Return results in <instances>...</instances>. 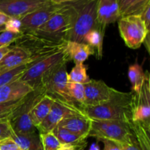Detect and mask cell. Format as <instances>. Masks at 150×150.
Here are the masks:
<instances>
[{
  "label": "cell",
  "mask_w": 150,
  "mask_h": 150,
  "mask_svg": "<svg viewBox=\"0 0 150 150\" xmlns=\"http://www.w3.org/2000/svg\"><path fill=\"white\" fill-rule=\"evenodd\" d=\"M67 90H68L69 95L71 97L72 99L75 101V103H78L80 104V106L84 105L85 98L83 84L68 82Z\"/></svg>",
  "instance_id": "83f0119b"
},
{
  "label": "cell",
  "mask_w": 150,
  "mask_h": 150,
  "mask_svg": "<svg viewBox=\"0 0 150 150\" xmlns=\"http://www.w3.org/2000/svg\"><path fill=\"white\" fill-rule=\"evenodd\" d=\"M88 150H100V146L98 143H93Z\"/></svg>",
  "instance_id": "7bdbcfd3"
},
{
  "label": "cell",
  "mask_w": 150,
  "mask_h": 150,
  "mask_svg": "<svg viewBox=\"0 0 150 150\" xmlns=\"http://www.w3.org/2000/svg\"><path fill=\"white\" fill-rule=\"evenodd\" d=\"M91 119L85 114H78L67 117L62 120L58 126L67 130L71 133L87 139L92 127Z\"/></svg>",
  "instance_id": "9a60e30c"
},
{
  "label": "cell",
  "mask_w": 150,
  "mask_h": 150,
  "mask_svg": "<svg viewBox=\"0 0 150 150\" xmlns=\"http://www.w3.org/2000/svg\"><path fill=\"white\" fill-rule=\"evenodd\" d=\"M23 35V33H15V32L4 31L0 33V48L4 46H9L10 44L16 42Z\"/></svg>",
  "instance_id": "4dcf8cb0"
},
{
  "label": "cell",
  "mask_w": 150,
  "mask_h": 150,
  "mask_svg": "<svg viewBox=\"0 0 150 150\" xmlns=\"http://www.w3.org/2000/svg\"><path fill=\"white\" fill-rule=\"evenodd\" d=\"M98 22L100 25L106 27L108 24L120 19L117 0H98Z\"/></svg>",
  "instance_id": "e0dca14e"
},
{
  "label": "cell",
  "mask_w": 150,
  "mask_h": 150,
  "mask_svg": "<svg viewBox=\"0 0 150 150\" xmlns=\"http://www.w3.org/2000/svg\"><path fill=\"white\" fill-rule=\"evenodd\" d=\"M74 7L67 3L44 24L32 33L42 38L57 42L68 41V34L73 21Z\"/></svg>",
  "instance_id": "3957f363"
},
{
  "label": "cell",
  "mask_w": 150,
  "mask_h": 150,
  "mask_svg": "<svg viewBox=\"0 0 150 150\" xmlns=\"http://www.w3.org/2000/svg\"><path fill=\"white\" fill-rule=\"evenodd\" d=\"M64 4H56L51 2L19 18L21 21V32L23 34L35 31L62 8Z\"/></svg>",
  "instance_id": "8fae6325"
},
{
  "label": "cell",
  "mask_w": 150,
  "mask_h": 150,
  "mask_svg": "<svg viewBox=\"0 0 150 150\" xmlns=\"http://www.w3.org/2000/svg\"><path fill=\"white\" fill-rule=\"evenodd\" d=\"M24 64H32L30 55L24 48L13 45L0 61V72L11 70Z\"/></svg>",
  "instance_id": "2e32d148"
},
{
  "label": "cell",
  "mask_w": 150,
  "mask_h": 150,
  "mask_svg": "<svg viewBox=\"0 0 150 150\" xmlns=\"http://www.w3.org/2000/svg\"><path fill=\"white\" fill-rule=\"evenodd\" d=\"M67 83V63L63 62L44 75L39 88L42 89L45 95L54 99L70 105H76L75 101L69 95Z\"/></svg>",
  "instance_id": "277c9868"
},
{
  "label": "cell",
  "mask_w": 150,
  "mask_h": 150,
  "mask_svg": "<svg viewBox=\"0 0 150 150\" xmlns=\"http://www.w3.org/2000/svg\"><path fill=\"white\" fill-rule=\"evenodd\" d=\"M52 132L62 145H70L76 150H83L87 144L86 138L71 133L59 126H57Z\"/></svg>",
  "instance_id": "44dd1931"
},
{
  "label": "cell",
  "mask_w": 150,
  "mask_h": 150,
  "mask_svg": "<svg viewBox=\"0 0 150 150\" xmlns=\"http://www.w3.org/2000/svg\"><path fill=\"white\" fill-rule=\"evenodd\" d=\"M128 78L132 92L134 94L139 93L145 80V73L142 66L138 63L131 64L128 68Z\"/></svg>",
  "instance_id": "cb8c5ba5"
},
{
  "label": "cell",
  "mask_w": 150,
  "mask_h": 150,
  "mask_svg": "<svg viewBox=\"0 0 150 150\" xmlns=\"http://www.w3.org/2000/svg\"><path fill=\"white\" fill-rule=\"evenodd\" d=\"M118 1L119 10H120V17L125 14L127 9L134 3L136 0H117Z\"/></svg>",
  "instance_id": "e575fe53"
},
{
  "label": "cell",
  "mask_w": 150,
  "mask_h": 150,
  "mask_svg": "<svg viewBox=\"0 0 150 150\" xmlns=\"http://www.w3.org/2000/svg\"><path fill=\"white\" fill-rule=\"evenodd\" d=\"M5 31L15 32V33H21V21L19 18H10L7 23L4 24Z\"/></svg>",
  "instance_id": "1f68e13d"
},
{
  "label": "cell",
  "mask_w": 150,
  "mask_h": 150,
  "mask_svg": "<svg viewBox=\"0 0 150 150\" xmlns=\"http://www.w3.org/2000/svg\"><path fill=\"white\" fill-rule=\"evenodd\" d=\"M0 150H21V149L10 137L0 141Z\"/></svg>",
  "instance_id": "d6a6232c"
},
{
  "label": "cell",
  "mask_w": 150,
  "mask_h": 150,
  "mask_svg": "<svg viewBox=\"0 0 150 150\" xmlns=\"http://www.w3.org/2000/svg\"><path fill=\"white\" fill-rule=\"evenodd\" d=\"M27 96L18 100L0 103V121H9L10 115L15 109L20 106L26 100Z\"/></svg>",
  "instance_id": "4316f807"
},
{
  "label": "cell",
  "mask_w": 150,
  "mask_h": 150,
  "mask_svg": "<svg viewBox=\"0 0 150 150\" xmlns=\"http://www.w3.org/2000/svg\"><path fill=\"white\" fill-rule=\"evenodd\" d=\"M98 1V0H79L71 2L74 7V14L68 34V41L83 42L85 35L99 25Z\"/></svg>",
  "instance_id": "7a4b0ae2"
},
{
  "label": "cell",
  "mask_w": 150,
  "mask_h": 150,
  "mask_svg": "<svg viewBox=\"0 0 150 150\" xmlns=\"http://www.w3.org/2000/svg\"><path fill=\"white\" fill-rule=\"evenodd\" d=\"M149 4H150V0H136L122 16H141L142 12Z\"/></svg>",
  "instance_id": "f546056e"
},
{
  "label": "cell",
  "mask_w": 150,
  "mask_h": 150,
  "mask_svg": "<svg viewBox=\"0 0 150 150\" xmlns=\"http://www.w3.org/2000/svg\"><path fill=\"white\" fill-rule=\"evenodd\" d=\"M10 17L6 16L4 13H0V26H4V24L7 23V21L10 19Z\"/></svg>",
  "instance_id": "ab89813d"
},
{
  "label": "cell",
  "mask_w": 150,
  "mask_h": 150,
  "mask_svg": "<svg viewBox=\"0 0 150 150\" xmlns=\"http://www.w3.org/2000/svg\"><path fill=\"white\" fill-rule=\"evenodd\" d=\"M89 136L118 144H130L134 140L128 123L117 120H92Z\"/></svg>",
  "instance_id": "5b68a950"
},
{
  "label": "cell",
  "mask_w": 150,
  "mask_h": 150,
  "mask_svg": "<svg viewBox=\"0 0 150 150\" xmlns=\"http://www.w3.org/2000/svg\"><path fill=\"white\" fill-rule=\"evenodd\" d=\"M133 92H122L113 89L107 103L97 106H79L92 120H117L130 123L132 121Z\"/></svg>",
  "instance_id": "6da1fadb"
},
{
  "label": "cell",
  "mask_w": 150,
  "mask_h": 150,
  "mask_svg": "<svg viewBox=\"0 0 150 150\" xmlns=\"http://www.w3.org/2000/svg\"><path fill=\"white\" fill-rule=\"evenodd\" d=\"M51 3L56 4H67V3H71L74 2V1H79V0H50Z\"/></svg>",
  "instance_id": "60d3db41"
},
{
  "label": "cell",
  "mask_w": 150,
  "mask_h": 150,
  "mask_svg": "<svg viewBox=\"0 0 150 150\" xmlns=\"http://www.w3.org/2000/svg\"><path fill=\"white\" fill-rule=\"evenodd\" d=\"M131 111L132 121L150 125V75L148 71L145 72L142 90L133 95Z\"/></svg>",
  "instance_id": "30bf717a"
},
{
  "label": "cell",
  "mask_w": 150,
  "mask_h": 150,
  "mask_svg": "<svg viewBox=\"0 0 150 150\" xmlns=\"http://www.w3.org/2000/svg\"><path fill=\"white\" fill-rule=\"evenodd\" d=\"M4 31H5V28H4V26H0V33L4 32Z\"/></svg>",
  "instance_id": "ee69618b"
},
{
  "label": "cell",
  "mask_w": 150,
  "mask_h": 150,
  "mask_svg": "<svg viewBox=\"0 0 150 150\" xmlns=\"http://www.w3.org/2000/svg\"><path fill=\"white\" fill-rule=\"evenodd\" d=\"M39 136L42 150H58L62 146L52 131L45 134H39Z\"/></svg>",
  "instance_id": "f1b7e54d"
},
{
  "label": "cell",
  "mask_w": 150,
  "mask_h": 150,
  "mask_svg": "<svg viewBox=\"0 0 150 150\" xmlns=\"http://www.w3.org/2000/svg\"><path fill=\"white\" fill-rule=\"evenodd\" d=\"M66 51L68 54L70 61L73 60L75 64L83 63L90 55H94L95 51L89 45L83 42L67 41Z\"/></svg>",
  "instance_id": "d6986e66"
},
{
  "label": "cell",
  "mask_w": 150,
  "mask_h": 150,
  "mask_svg": "<svg viewBox=\"0 0 150 150\" xmlns=\"http://www.w3.org/2000/svg\"><path fill=\"white\" fill-rule=\"evenodd\" d=\"M141 18H142L146 29L148 31H150V4H148L144 10L142 12V13L141 14Z\"/></svg>",
  "instance_id": "8d00e7d4"
},
{
  "label": "cell",
  "mask_w": 150,
  "mask_h": 150,
  "mask_svg": "<svg viewBox=\"0 0 150 150\" xmlns=\"http://www.w3.org/2000/svg\"><path fill=\"white\" fill-rule=\"evenodd\" d=\"M67 81L70 83L85 84L90 81L87 74V68L83 63L76 64L70 73H67Z\"/></svg>",
  "instance_id": "d4e9b609"
},
{
  "label": "cell",
  "mask_w": 150,
  "mask_h": 150,
  "mask_svg": "<svg viewBox=\"0 0 150 150\" xmlns=\"http://www.w3.org/2000/svg\"><path fill=\"white\" fill-rule=\"evenodd\" d=\"M128 125L140 150H150V125L134 121Z\"/></svg>",
  "instance_id": "ffe728a7"
},
{
  "label": "cell",
  "mask_w": 150,
  "mask_h": 150,
  "mask_svg": "<svg viewBox=\"0 0 150 150\" xmlns=\"http://www.w3.org/2000/svg\"><path fill=\"white\" fill-rule=\"evenodd\" d=\"M12 129L8 121H0V141L11 136Z\"/></svg>",
  "instance_id": "836d02e7"
},
{
  "label": "cell",
  "mask_w": 150,
  "mask_h": 150,
  "mask_svg": "<svg viewBox=\"0 0 150 150\" xmlns=\"http://www.w3.org/2000/svg\"><path fill=\"white\" fill-rule=\"evenodd\" d=\"M78 114H83V112L77 105H70L54 99L49 114L36 129L39 131V134L49 133L58 126L64 118Z\"/></svg>",
  "instance_id": "9c48e42d"
},
{
  "label": "cell",
  "mask_w": 150,
  "mask_h": 150,
  "mask_svg": "<svg viewBox=\"0 0 150 150\" xmlns=\"http://www.w3.org/2000/svg\"><path fill=\"white\" fill-rule=\"evenodd\" d=\"M49 3L50 0H0V13L10 18H21Z\"/></svg>",
  "instance_id": "7c38bea8"
},
{
  "label": "cell",
  "mask_w": 150,
  "mask_h": 150,
  "mask_svg": "<svg viewBox=\"0 0 150 150\" xmlns=\"http://www.w3.org/2000/svg\"><path fill=\"white\" fill-rule=\"evenodd\" d=\"M10 138L21 150H42L40 136L35 133L21 134L12 130Z\"/></svg>",
  "instance_id": "603a6c76"
},
{
  "label": "cell",
  "mask_w": 150,
  "mask_h": 150,
  "mask_svg": "<svg viewBox=\"0 0 150 150\" xmlns=\"http://www.w3.org/2000/svg\"><path fill=\"white\" fill-rule=\"evenodd\" d=\"M104 145L103 150H122L120 144L107 139H100Z\"/></svg>",
  "instance_id": "d590c367"
},
{
  "label": "cell",
  "mask_w": 150,
  "mask_h": 150,
  "mask_svg": "<svg viewBox=\"0 0 150 150\" xmlns=\"http://www.w3.org/2000/svg\"><path fill=\"white\" fill-rule=\"evenodd\" d=\"M105 28L99 24L96 28L89 31L83 38V43L93 48L98 59H100L103 57V44Z\"/></svg>",
  "instance_id": "7402d4cb"
},
{
  "label": "cell",
  "mask_w": 150,
  "mask_h": 150,
  "mask_svg": "<svg viewBox=\"0 0 150 150\" xmlns=\"http://www.w3.org/2000/svg\"><path fill=\"white\" fill-rule=\"evenodd\" d=\"M16 45L24 48L30 55L32 64L57 51L64 49L66 42H57L36 35L32 32L23 33L16 41Z\"/></svg>",
  "instance_id": "8992f818"
},
{
  "label": "cell",
  "mask_w": 150,
  "mask_h": 150,
  "mask_svg": "<svg viewBox=\"0 0 150 150\" xmlns=\"http://www.w3.org/2000/svg\"><path fill=\"white\" fill-rule=\"evenodd\" d=\"M84 87V105L81 106H97L107 103L111 98L114 88L108 86L100 80L90 79L83 84Z\"/></svg>",
  "instance_id": "4fadbf2b"
},
{
  "label": "cell",
  "mask_w": 150,
  "mask_h": 150,
  "mask_svg": "<svg viewBox=\"0 0 150 150\" xmlns=\"http://www.w3.org/2000/svg\"><path fill=\"white\" fill-rule=\"evenodd\" d=\"M34 89L20 79L13 81L0 87V103L18 100L32 92Z\"/></svg>",
  "instance_id": "5bb4252c"
},
{
  "label": "cell",
  "mask_w": 150,
  "mask_h": 150,
  "mask_svg": "<svg viewBox=\"0 0 150 150\" xmlns=\"http://www.w3.org/2000/svg\"><path fill=\"white\" fill-rule=\"evenodd\" d=\"M58 150H62V149H61V147H60V148H59V149Z\"/></svg>",
  "instance_id": "f6af8a7d"
},
{
  "label": "cell",
  "mask_w": 150,
  "mask_h": 150,
  "mask_svg": "<svg viewBox=\"0 0 150 150\" xmlns=\"http://www.w3.org/2000/svg\"><path fill=\"white\" fill-rule=\"evenodd\" d=\"M30 64H24L11 70L0 72V87L13 81L20 79L22 74L27 70Z\"/></svg>",
  "instance_id": "484cf974"
},
{
  "label": "cell",
  "mask_w": 150,
  "mask_h": 150,
  "mask_svg": "<svg viewBox=\"0 0 150 150\" xmlns=\"http://www.w3.org/2000/svg\"><path fill=\"white\" fill-rule=\"evenodd\" d=\"M62 150H76V148L70 145H62Z\"/></svg>",
  "instance_id": "b9f144b4"
},
{
  "label": "cell",
  "mask_w": 150,
  "mask_h": 150,
  "mask_svg": "<svg viewBox=\"0 0 150 150\" xmlns=\"http://www.w3.org/2000/svg\"><path fill=\"white\" fill-rule=\"evenodd\" d=\"M120 36L125 43L131 49H138L143 44L146 35L150 33L141 16H126L118 20Z\"/></svg>",
  "instance_id": "ba28073f"
},
{
  "label": "cell",
  "mask_w": 150,
  "mask_h": 150,
  "mask_svg": "<svg viewBox=\"0 0 150 150\" xmlns=\"http://www.w3.org/2000/svg\"><path fill=\"white\" fill-rule=\"evenodd\" d=\"M70 61V59L65 47L64 49L31 64L27 70L22 74L20 79L29 83L35 90L39 88L41 79L49 70L61 63H67Z\"/></svg>",
  "instance_id": "52a82bcc"
},
{
  "label": "cell",
  "mask_w": 150,
  "mask_h": 150,
  "mask_svg": "<svg viewBox=\"0 0 150 150\" xmlns=\"http://www.w3.org/2000/svg\"><path fill=\"white\" fill-rule=\"evenodd\" d=\"M120 146H121L122 150H140V149L138 146L137 144H136V139L134 138V140L132 143L130 144H120Z\"/></svg>",
  "instance_id": "74e56055"
},
{
  "label": "cell",
  "mask_w": 150,
  "mask_h": 150,
  "mask_svg": "<svg viewBox=\"0 0 150 150\" xmlns=\"http://www.w3.org/2000/svg\"><path fill=\"white\" fill-rule=\"evenodd\" d=\"M10 49H11V46H10V45H9V46L1 47V48H0V61H1L3 59V57L10 51Z\"/></svg>",
  "instance_id": "f35d334b"
},
{
  "label": "cell",
  "mask_w": 150,
  "mask_h": 150,
  "mask_svg": "<svg viewBox=\"0 0 150 150\" xmlns=\"http://www.w3.org/2000/svg\"><path fill=\"white\" fill-rule=\"evenodd\" d=\"M54 101V99L51 96L44 95L32 107L30 111V118L35 127H38L49 114Z\"/></svg>",
  "instance_id": "ac0fdd59"
}]
</instances>
